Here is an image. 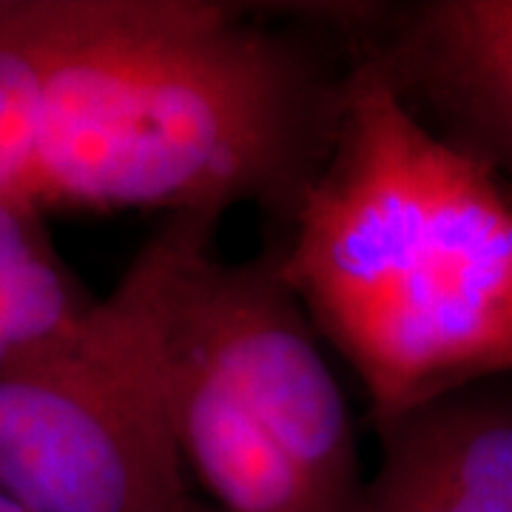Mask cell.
<instances>
[{
	"instance_id": "1",
	"label": "cell",
	"mask_w": 512,
	"mask_h": 512,
	"mask_svg": "<svg viewBox=\"0 0 512 512\" xmlns=\"http://www.w3.org/2000/svg\"><path fill=\"white\" fill-rule=\"evenodd\" d=\"M211 0H109L52 77L23 197L46 211L220 214L288 228L328 160L350 60Z\"/></svg>"
},
{
	"instance_id": "2",
	"label": "cell",
	"mask_w": 512,
	"mask_h": 512,
	"mask_svg": "<svg viewBox=\"0 0 512 512\" xmlns=\"http://www.w3.org/2000/svg\"><path fill=\"white\" fill-rule=\"evenodd\" d=\"M350 57L333 148L276 248L376 430L512 376V180L427 126L373 60Z\"/></svg>"
},
{
	"instance_id": "3",
	"label": "cell",
	"mask_w": 512,
	"mask_h": 512,
	"mask_svg": "<svg viewBox=\"0 0 512 512\" xmlns=\"http://www.w3.org/2000/svg\"><path fill=\"white\" fill-rule=\"evenodd\" d=\"M220 214H171L66 342L0 376V493L32 512H183L165 325Z\"/></svg>"
},
{
	"instance_id": "4",
	"label": "cell",
	"mask_w": 512,
	"mask_h": 512,
	"mask_svg": "<svg viewBox=\"0 0 512 512\" xmlns=\"http://www.w3.org/2000/svg\"><path fill=\"white\" fill-rule=\"evenodd\" d=\"M168 342L214 379L254 433L336 512H359L365 481L348 399L311 316L279 268V248L225 262L214 237L188 256L168 305Z\"/></svg>"
},
{
	"instance_id": "5",
	"label": "cell",
	"mask_w": 512,
	"mask_h": 512,
	"mask_svg": "<svg viewBox=\"0 0 512 512\" xmlns=\"http://www.w3.org/2000/svg\"><path fill=\"white\" fill-rule=\"evenodd\" d=\"M328 26L427 126L512 180V0L333 3Z\"/></svg>"
},
{
	"instance_id": "6",
	"label": "cell",
	"mask_w": 512,
	"mask_h": 512,
	"mask_svg": "<svg viewBox=\"0 0 512 512\" xmlns=\"http://www.w3.org/2000/svg\"><path fill=\"white\" fill-rule=\"evenodd\" d=\"M376 436L359 512H512V376L447 393Z\"/></svg>"
},
{
	"instance_id": "7",
	"label": "cell",
	"mask_w": 512,
	"mask_h": 512,
	"mask_svg": "<svg viewBox=\"0 0 512 512\" xmlns=\"http://www.w3.org/2000/svg\"><path fill=\"white\" fill-rule=\"evenodd\" d=\"M106 6L109 0H0V194L23 197L49 83Z\"/></svg>"
},
{
	"instance_id": "8",
	"label": "cell",
	"mask_w": 512,
	"mask_h": 512,
	"mask_svg": "<svg viewBox=\"0 0 512 512\" xmlns=\"http://www.w3.org/2000/svg\"><path fill=\"white\" fill-rule=\"evenodd\" d=\"M94 302L57 256L43 211L0 194V333L18 348L20 367L66 342Z\"/></svg>"
},
{
	"instance_id": "9",
	"label": "cell",
	"mask_w": 512,
	"mask_h": 512,
	"mask_svg": "<svg viewBox=\"0 0 512 512\" xmlns=\"http://www.w3.org/2000/svg\"><path fill=\"white\" fill-rule=\"evenodd\" d=\"M0 512H32V510H26V507L18 504L15 498H9L6 493H0Z\"/></svg>"
},
{
	"instance_id": "10",
	"label": "cell",
	"mask_w": 512,
	"mask_h": 512,
	"mask_svg": "<svg viewBox=\"0 0 512 512\" xmlns=\"http://www.w3.org/2000/svg\"><path fill=\"white\" fill-rule=\"evenodd\" d=\"M183 512H222V510H217L211 501H200V498H194V501H191V504H188Z\"/></svg>"
}]
</instances>
